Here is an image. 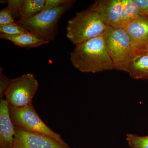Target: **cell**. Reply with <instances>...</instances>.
<instances>
[{"label": "cell", "mask_w": 148, "mask_h": 148, "mask_svg": "<svg viewBox=\"0 0 148 148\" xmlns=\"http://www.w3.org/2000/svg\"><path fill=\"white\" fill-rule=\"evenodd\" d=\"M125 72L134 79L148 80V52L138 51L127 64Z\"/></svg>", "instance_id": "cell-11"}, {"label": "cell", "mask_w": 148, "mask_h": 148, "mask_svg": "<svg viewBox=\"0 0 148 148\" xmlns=\"http://www.w3.org/2000/svg\"><path fill=\"white\" fill-rule=\"evenodd\" d=\"M25 0H9L7 7L13 18L20 19Z\"/></svg>", "instance_id": "cell-17"}, {"label": "cell", "mask_w": 148, "mask_h": 148, "mask_svg": "<svg viewBox=\"0 0 148 148\" xmlns=\"http://www.w3.org/2000/svg\"><path fill=\"white\" fill-rule=\"evenodd\" d=\"M70 58L74 67L82 73H96L116 70L103 35L76 45Z\"/></svg>", "instance_id": "cell-1"}, {"label": "cell", "mask_w": 148, "mask_h": 148, "mask_svg": "<svg viewBox=\"0 0 148 148\" xmlns=\"http://www.w3.org/2000/svg\"><path fill=\"white\" fill-rule=\"evenodd\" d=\"M75 1L69 2L55 8L41 12L22 22H15L28 32L45 41H52L58 32V24L61 16L73 5Z\"/></svg>", "instance_id": "cell-2"}, {"label": "cell", "mask_w": 148, "mask_h": 148, "mask_svg": "<svg viewBox=\"0 0 148 148\" xmlns=\"http://www.w3.org/2000/svg\"><path fill=\"white\" fill-rule=\"evenodd\" d=\"M125 139L131 148H148V135L140 136L128 133Z\"/></svg>", "instance_id": "cell-15"}, {"label": "cell", "mask_w": 148, "mask_h": 148, "mask_svg": "<svg viewBox=\"0 0 148 148\" xmlns=\"http://www.w3.org/2000/svg\"><path fill=\"white\" fill-rule=\"evenodd\" d=\"M11 79L4 75L1 69L0 73V99H4L5 95L9 86Z\"/></svg>", "instance_id": "cell-19"}, {"label": "cell", "mask_w": 148, "mask_h": 148, "mask_svg": "<svg viewBox=\"0 0 148 148\" xmlns=\"http://www.w3.org/2000/svg\"><path fill=\"white\" fill-rule=\"evenodd\" d=\"M145 15L148 18V0H135Z\"/></svg>", "instance_id": "cell-21"}, {"label": "cell", "mask_w": 148, "mask_h": 148, "mask_svg": "<svg viewBox=\"0 0 148 148\" xmlns=\"http://www.w3.org/2000/svg\"><path fill=\"white\" fill-rule=\"evenodd\" d=\"M122 28L138 51L143 50L148 47V18L145 15L132 19Z\"/></svg>", "instance_id": "cell-9"}, {"label": "cell", "mask_w": 148, "mask_h": 148, "mask_svg": "<svg viewBox=\"0 0 148 148\" xmlns=\"http://www.w3.org/2000/svg\"><path fill=\"white\" fill-rule=\"evenodd\" d=\"M70 1V0H45L44 7L42 11L55 8L69 2Z\"/></svg>", "instance_id": "cell-20"}, {"label": "cell", "mask_w": 148, "mask_h": 148, "mask_svg": "<svg viewBox=\"0 0 148 148\" xmlns=\"http://www.w3.org/2000/svg\"><path fill=\"white\" fill-rule=\"evenodd\" d=\"M103 37L116 70L125 72L127 64L138 53L126 32L122 28L108 26Z\"/></svg>", "instance_id": "cell-4"}, {"label": "cell", "mask_w": 148, "mask_h": 148, "mask_svg": "<svg viewBox=\"0 0 148 148\" xmlns=\"http://www.w3.org/2000/svg\"><path fill=\"white\" fill-rule=\"evenodd\" d=\"M107 27L98 14L87 9L69 20L66 36L76 46L103 35Z\"/></svg>", "instance_id": "cell-3"}, {"label": "cell", "mask_w": 148, "mask_h": 148, "mask_svg": "<svg viewBox=\"0 0 148 148\" xmlns=\"http://www.w3.org/2000/svg\"><path fill=\"white\" fill-rule=\"evenodd\" d=\"M9 112L12 121L15 127L29 132L47 135L64 146H69L61 135L49 128L42 121L32 104L19 108L9 106Z\"/></svg>", "instance_id": "cell-5"}, {"label": "cell", "mask_w": 148, "mask_h": 148, "mask_svg": "<svg viewBox=\"0 0 148 148\" xmlns=\"http://www.w3.org/2000/svg\"><path fill=\"white\" fill-rule=\"evenodd\" d=\"M13 18L10 11L6 7L2 9L0 11V26L14 23Z\"/></svg>", "instance_id": "cell-18"}, {"label": "cell", "mask_w": 148, "mask_h": 148, "mask_svg": "<svg viewBox=\"0 0 148 148\" xmlns=\"http://www.w3.org/2000/svg\"><path fill=\"white\" fill-rule=\"evenodd\" d=\"M15 126L11 119L9 105L5 99L0 100V148H12Z\"/></svg>", "instance_id": "cell-10"}, {"label": "cell", "mask_w": 148, "mask_h": 148, "mask_svg": "<svg viewBox=\"0 0 148 148\" xmlns=\"http://www.w3.org/2000/svg\"><path fill=\"white\" fill-rule=\"evenodd\" d=\"M122 0H97L88 8L98 14L108 27L121 28Z\"/></svg>", "instance_id": "cell-8"}, {"label": "cell", "mask_w": 148, "mask_h": 148, "mask_svg": "<svg viewBox=\"0 0 148 148\" xmlns=\"http://www.w3.org/2000/svg\"><path fill=\"white\" fill-rule=\"evenodd\" d=\"M39 84L32 73L24 74L13 79L6 91L5 97L9 106L22 108L32 104Z\"/></svg>", "instance_id": "cell-6"}, {"label": "cell", "mask_w": 148, "mask_h": 148, "mask_svg": "<svg viewBox=\"0 0 148 148\" xmlns=\"http://www.w3.org/2000/svg\"><path fill=\"white\" fill-rule=\"evenodd\" d=\"M139 52H148V47H147L146 48H145V49H143V50L142 51H138Z\"/></svg>", "instance_id": "cell-22"}, {"label": "cell", "mask_w": 148, "mask_h": 148, "mask_svg": "<svg viewBox=\"0 0 148 148\" xmlns=\"http://www.w3.org/2000/svg\"><path fill=\"white\" fill-rule=\"evenodd\" d=\"M0 38L8 40L20 47L27 49L37 47L49 42L40 39L31 33L15 36L1 34Z\"/></svg>", "instance_id": "cell-12"}, {"label": "cell", "mask_w": 148, "mask_h": 148, "mask_svg": "<svg viewBox=\"0 0 148 148\" xmlns=\"http://www.w3.org/2000/svg\"><path fill=\"white\" fill-rule=\"evenodd\" d=\"M0 32L1 34L11 36H15L30 33L26 29L16 24V22L0 26Z\"/></svg>", "instance_id": "cell-16"}, {"label": "cell", "mask_w": 148, "mask_h": 148, "mask_svg": "<svg viewBox=\"0 0 148 148\" xmlns=\"http://www.w3.org/2000/svg\"><path fill=\"white\" fill-rule=\"evenodd\" d=\"M45 3V0H25L21 18L16 22L25 21L42 11Z\"/></svg>", "instance_id": "cell-14"}, {"label": "cell", "mask_w": 148, "mask_h": 148, "mask_svg": "<svg viewBox=\"0 0 148 148\" xmlns=\"http://www.w3.org/2000/svg\"><path fill=\"white\" fill-rule=\"evenodd\" d=\"M12 148H75L64 146L47 135L26 131L15 126Z\"/></svg>", "instance_id": "cell-7"}, {"label": "cell", "mask_w": 148, "mask_h": 148, "mask_svg": "<svg viewBox=\"0 0 148 148\" xmlns=\"http://www.w3.org/2000/svg\"><path fill=\"white\" fill-rule=\"evenodd\" d=\"M145 15L135 0H122L121 13V27L136 17Z\"/></svg>", "instance_id": "cell-13"}]
</instances>
